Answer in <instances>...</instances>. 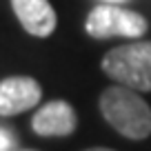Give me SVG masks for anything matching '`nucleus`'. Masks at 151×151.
Masks as SVG:
<instances>
[{"instance_id":"obj_8","label":"nucleus","mask_w":151,"mask_h":151,"mask_svg":"<svg viewBox=\"0 0 151 151\" xmlns=\"http://www.w3.org/2000/svg\"><path fill=\"white\" fill-rule=\"evenodd\" d=\"M85 151H116V149H109V147H91V149H85Z\"/></svg>"},{"instance_id":"obj_10","label":"nucleus","mask_w":151,"mask_h":151,"mask_svg":"<svg viewBox=\"0 0 151 151\" xmlns=\"http://www.w3.org/2000/svg\"><path fill=\"white\" fill-rule=\"evenodd\" d=\"M22 151H33V149H22Z\"/></svg>"},{"instance_id":"obj_6","label":"nucleus","mask_w":151,"mask_h":151,"mask_svg":"<svg viewBox=\"0 0 151 151\" xmlns=\"http://www.w3.org/2000/svg\"><path fill=\"white\" fill-rule=\"evenodd\" d=\"M11 9L24 31L36 38H47L56 29V9L49 0H11Z\"/></svg>"},{"instance_id":"obj_2","label":"nucleus","mask_w":151,"mask_h":151,"mask_svg":"<svg viewBox=\"0 0 151 151\" xmlns=\"http://www.w3.org/2000/svg\"><path fill=\"white\" fill-rule=\"evenodd\" d=\"M100 67L116 85L138 93L151 91V40H133L113 47L104 53Z\"/></svg>"},{"instance_id":"obj_4","label":"nucleus","mask_w":151,"mask_h":151,"mask_svg":"<svg viewBox=\"0 0 151 151\" xmlns=\"http://www.w3.org/2000/svg\"><path fill=\"white\" fill-rule=\"evenodd\" d=\"M42 98V87L31 76H9L0 82V116H18L33 109Z\"/></svg>"},{"instance_id":"obj_3","label":"nucleus","mask_w":151,"mask_h":151,"mask_svg":"<svg viewBox=\"0 0 151 151\" xmlns=\"http://www.w3.org/2000/svg\"><path fill=\"white\" fill-rule=\"evenodd\" d=\"M147 27L149 24H147L145 16L124 9L120 5H109V2L93 7L85 20V31L98 40H107V38L138 40L147 33Z\"/></svg>"},{"instance_id":"obj_5","label":"nucleus","mask_w":151,"mask_h":151,"mask_svg":"<svg viewBox=\"0 0 151 151\" xmlns=\"http://www.w3.org/2000/svg\"><path fill=\"white\" fill-rule=\"evenodd\" d=\"M78 127V116L65 100H49L31 118L33 133L42 138H67Z\"/></svg>"},{"instance_id":"obj_9","label":"nucleus","mask_w":151,"mask_h":151,"mask_svg":"<svg viewBox=\"0 0 151 151\" xmlns=\"http://www.w3.org/2000/svg\"><path fill=\"white\" fill-rule=\"evenodd\" d=\"M102 2H109V5H120V2H124V0H102Z\"/></svg>"},{"instance_id":"obj_1","label":"nucleus","mask_w":151,"mask_h":151,"mask_svg":"<svg viewBox=\"0 0 151 151\" xmlns=\"http://www.w3.org/2000/svg\"><path fill=\"white\" fill-rule=\"evenodd\" d=\"M100 113L120 136L145 140L151 136V107L142 96L127 87H109L100 93Z\"/></svg>"},{"instance_id":"obj_7","label":"nucleus","mask_w":151,"mask_h":151,"mask_svg":"<svg viewBox=\"0 0 151 151\" xmlns=\"http://www.w3.org/2000/svg\"><path fill=\"white\" fill-rule=\"evenodd\" d=\"M11 147H14V133L0 127V151H11Z\"/></svg>"}]
</instances>
